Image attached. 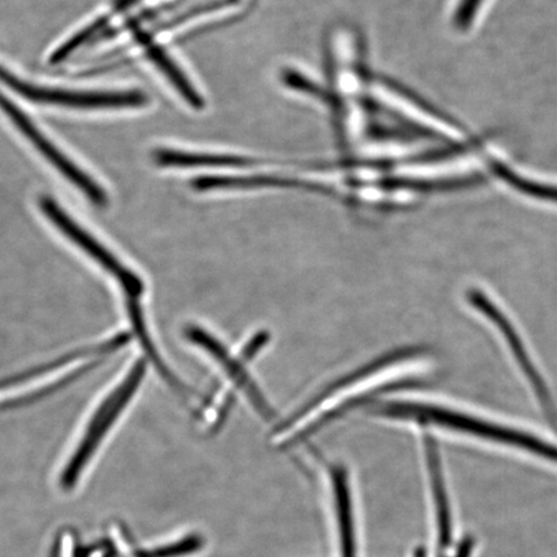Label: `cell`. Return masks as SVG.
I'll return each instance as SVG.
<instances>
[{
  "label": "cell",
  "mask_w": 557,
  "mask_h": 557,
  "mask_svg": "<svg viewBox=\"0 0 557 557\" xmlns=\"http://www.w3.org/2000/svg\"><path fill=\"white\" fill-rule=\"evenodd\" d=\"M491 166L492 171L496 173L504 183L510 185L512 189L525 194L528 197L557 203V186L535 183V181L521 177L520 174L508 169L507 165L497 162V160H493Z\"/></svg>",
  "instance_id": "5bb4252c"
},
{
  "label": "cell",
  "mask_w": 557,
  "mask_h": 557,
  "mask_svg": "<svg viewBox=\"0 0 557 557\" xmlns=\"http://www.w3.org/2000/svg\"><path fill=\"white\" fill-rule=\"evenodd\" d=\"M0 109L4 111V114L16 125L21 134L29 139L34 148L37 149L62 176L78 187L97 207L103 208L108 206V195L101 189L100 185L90 178L86 172H83L79 166H76L72 160L66 158L64 152L55 148L53 143L35 127L33 121L25 115L24 111L20 110L15 103L11 102L2 94H0Z\"/></svg>",
  "instance_id": "5b68a950"
},
{
  "label": "cell",
  "mask_w": 557,
  "mask_h": 557,
  "mask_svg": "<svg viewBox=\"0 0 557 557\" xmlns=\"http://www.w3.org/2000/svg\"><path fill=\"white\" fill-rule=\"evenodd\" d=\"M203 546V542L200 539L193 537L189 540H184L174 545L165 547V548H157L150 549V552H145L139 554L141 557H174V556H184L193 553H197L199 548Z\"/></svg>",
  "instance_id": "2e32d148"
},
{
  "label": "cell",
  "mask_w": 557,
  "mask_h": 557,
  "mask_svg": "<svg viewBox=\"0 0 557 557\" xmlns=\"http://www.w3.org/2000/svg\"><path fill=\"white\" fill-rule=\"evenodd\" d=\"M127 309H128V317L131 320L132 326H134L135 334L139 341V344H141L144 351L146 355H148V358L152 361V364H154L158 369V372L162 377L169 382V385L176 389V392L184 396V398H189V396H193L194 393L190 392L189 388H187L183 382H181L176 375H174L169 367H166L163 363L162 358L159 357V354L157 352V348L154 344L151 343V338L149 336L148 330H146V325L144 322L143 311L141 308H139L138 299L128 298L127 299Z\"/></svg>",
  "instance_id": "7c38bea8"
},
{
  "label": "cell",
  "mask_w": 557,
  "mask_h": 557,
  "mask_svg": "<svg viewBox=\"0 0 557 557\" xmlns=\"http://www.w3.org/2000/svg\"><path fill=\"white\" fill-rule=\"evenodd\" d=\"M39 206L41 211L46 214V218L50 220L69 240L76 244L90 259L101 264L104 271H108L109 274L116 277V281L120 282L125 294L128 295V298L138 299V297L144 294L145 287L141 278L132 273L127 268H124L107 248L102 247L86 230H83L74 220L70 219V215L64 209H61L53 199L48 197L40 198Z\"/></svg>",
  "instance_id": "8992f818"
},
{
  "label": "cell",
  "mask_w": 557,
  "mask_h": 557,
  "mask_svg": "<svg viewBox=\"0 0 557 557\" xmlns=\"http://www.w3.org/2000/svg\"><path fill=\"white\" fill-rule=\"evenodd\" d=\"M146 372V364L143 360L131 368V371L121 383V386L109 396L107 400L97 409L94 420L90 421L85 438H83L78 449L70 459L66 469L61 475V487L65 491H72L81 478V473L86 469L89 459L92 458L97 448L102 442L108 431L113 428L116 418L122 410L127 407L128 401L137 392Z\"/></svg>",
  "instance_id": "7a4b0ae2"
},
{
  "label": "cell",
  "mask_w": 557,
  "mask_h": 557,
  "mask_svg": "<svg viewBox=\"0 0 557 557\" xmlns=\"http://www.w3.org/2000/svg\"><path fill=\"white\" fill-rule=\"evenodd\" d=\"M0 82L4 86L15 90L26 100L46 104H59V107L74 109H135L148 104L149 97L141 90H128V92H79L60 88H47L30 85L17 78L9 70L0 65Z\"/></svg>",
  "instance_id": "3957f363"
},
{
  "label": "cell",
  "mask_w": 557,
  "mask_h": 557,
  "mask_svg": "<svg viewBox=\"0 0 557 557\" xmlns=\"http://www.w3.org/2000/svg\"><path fill=\"white\" fill-rule=\"evenodd\" d=\"M330 513L336 557H361V531L350 472L343 463L326 466Z\"/></svg>",
  "instance_id": "277c9868"
},
{
  "label": "cell",
  "mask_w": 557,
  "mask_h": 557,
  "mask_svg": "<svg viewBox=\"0 0 557 557\" xmlns=\"http://www.w3.org/2000/svg\"><path fill=\"white\" fill-rule=\"evenodd\" d=\"M109 23V17H100L96 21V23L90 24L86 27L85 30L79 32L72 39H69L64 46H61L58 51H55L50 59L51 65H58L60 62L66 60L70 54H72L75 50L85 44L89 39H92L95 35L99 34L104 29Z\"/></svg>",
  "instance_id": "9a60e30c"
},
{
  "label": "cell",
  "mask_w": 557,
  "mask_h": 557,
  "mask_svg": "<svg viewBox=\"0 0 557 557\" xmlns=\"http://www.w3.org/2000/svg\"><path fill=\"white\" fill-rule=\"evenodd\" d=\"M131 336L128 333L117 334L116 337L111 338L108 343L89 346L85 348H79V350L72 351L65 357H61L58 360L52 361V363H48L45 366H40L30 371L13 375V377L3 381L0 383V387H12L21 385V383H25L33 379L40 377V375H45L47 373H51L54 369H59L61 367H65L70 363H73L74 360H78L82 358L92 357V355H103L116 351L117 348H121L129 343Z\"/></svg>",
  "instance_id": "30bf717a"
},
{
  "label": "cell",
  "mask_w": 557,
  "mask_h": 557,
  "mask_svg": "<svg viewBox=\"0 0 557 557\" xmlns=\"http://www.w3.org/2000/svg\"><path fill=\"white\" fill-rule=\"evenodd\" d=\"M123 5L128 4L129 0H122Z\"/></svg>",
  "instance_id": "ac0fdd59"
},
{
  "label": "cell",
  "mask_w": 557,
  "mask_h": 557,
  "mask_svg": "<svg viewBox=\"0 0 557 557\" xmlns=\"http://www.w3.org/2000/svg\"><path fill=\"white\" fill-rule=\"evenodd\" d=\"M426 465L431 521L437 553L443 555L451 546L453 519L447 484L443 475L442 458L433 436H422Z\"/></svg>",
  "instance_id": "52a82bcc"
},
{
  "label": "cell",
  "mask_w": 557,
  "mask_h": 557,
  "mask_svg": "<svg viewBox=\"0 0 557 557\" xmlns=\"http://www.w3.org/2000/svg\"><path fill=\"white\" fill-rule=\"evenodd\" d=\"M185 336L190 343L205 348V350L211 355V357L219 361L220 366L225 369L228 377L232 379L236 387L243 389L247 398L252 401V406L263 418L273 417V410H271L267 400H264L261 392L257 388L256 383L249 377L246 368L243 366V361H249L255 357V354H250L248 348H244L242 352V359H234L228 354L224 345L215 339L211 334L199 329V326H189L186 330Z\"/></svg>",
  "instance_id": "9c48e42d"
},
{
  "label": "cell",
  "mask_w": 557,
  "mask_h": 557,
  "mask_svg": "<svg viewBox=\"0 0 557 557\" xmlns=\"http://www.w3.org/2000/svg\"><path fill=\"white\" fill-rule=\"evenodd\" d=\"M382 417L385 420L414 423L422 428L433 424L436 428L510 445V447L531 451L535 456L557 462V447L542 441L540 437L480 420L478 417L457 412V410L436 406V404L423 401L386 403L382 407Z\"/></svg>",
  "instance_id": "6da1fadb"
},
{
  "label": "cell",
  "mask_w": 557,
  "mask_h": 557,
  "mask_svg": "<svg viewBox=\"0 0 557 557\" xmlns=\"http://www.w3.org/2000/svg\"><path fill=\"white\" fill-rule=\"evenodd\" d=\"M152 159L160 166L169 169H197V166H228L239 165L243 160L235 157L195 154L171 149H158L152 154Z\"/></svg>",
  "instance_id": "4fadbf2b"
},
{
  "label": "cell",
  "mask_w": 557,
  "mask_h": 557,
  "mask_svg": "<svg viewBox=\"0 0 557 557\" xmlns=\"http://www.w3.org/2000/svg\"><path fill=\"white\" fill-rule=\"evenodd\" d=\"M483 0H462L459 4L456 15V24L461 29H466L472 23L473 17L476 16L479 7L482 5Z\"/></svg>",
  "instance_id": "e0dca14e"
},
{
  "label": "cell",
  "mask_w": 557,
  "mask_h": 557,
  "mask_svg": "<svg viewBox=\"0 0 557 557\" xmlns=\"http://www.w3.org/2000/svg\"><path fill=\"white\" fill-rule=\"evenodd\" d=\"M138 44L145 48L146 54L148 58L154 62V64L159 67L160 72H162L166 78L172 83L174 88H176L181 96L191 104L194 109L203 108V100L190 85L189 79L186 78L181 69L174 64L173 60L166 54L162 48L152 44L151 38L146 33L137 34Z\"/></svg>",
  "instance_id": "8fae6325"
},
{
  "label": "cell",
  "mask_w": 557,
  "mask_h": 557,
  "mask_svg": "<svg viewBox=\"0 0 557 557\" xmlns=\"http://www.w3.org/2000/svg\"><path fill=\"white\" fill-rule=\"evenodd\" d=\"M469 301L473 308H476L478 311L482 312L483 315L490 319L494 325H497V329L505 337L506 343L510 346L515 359L518 360L521 371L524 372L527 379L531 382V386L535 394H537L542 407L545 408L549 418L556 420V412L552 396H549L545 382H543L537 369H535L533 360L529 357L524 344H522V339L518 332L513 330V325L510 320L505 317V313L500 311L498 306L494 305L491 299L483 294V292L475 289L471 290L469 294Z\"/></svg>",
  "instance_id": "ba28073f"
}]
</instances>
